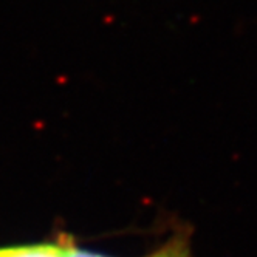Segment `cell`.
Masks as SVG:
<instances>
[{
  "label": "cell",
  "mask_w": 257,
  "mask_h": 257,
  "mask_svg": "<svg viewBox=\"0 0 257 257\" xmlns=\"http://www.w3.org/2000/svg\"><path fill=\"white\" fill-rule=\"evenodd\" d=\"M146 257H194L188 243V238L185 235H175L171 240H168L157 251Z\"/></svg>",
  "instance_id": "1"
}]
</instances>
